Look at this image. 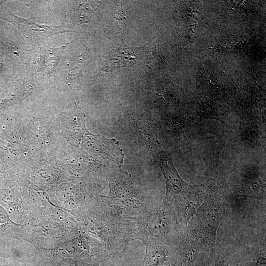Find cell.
<instances>
[{
  "label": "cell",
  "mask_w": 266,
  "mask_h": 266,
  "mask_svg": "<svg viewBox=\"0 0 266 266\" xmlns=\"http://www.w3.org/2000/svg\"><path fill=\"white\" fill-rule=\"evenodd\" d=\"M22 33L31 38H42L47 37L55 33L70 32L61 26H43L35 24L30 19L21 18L19 20Z\"/></svg>",
  "instance_id": "9c48e42d"
},
{
  "label": "cell",
  "mask_w": 266,
  "mask_h": 266,
  "mask_svg": "<svg viewBox=\"0 0 266 266\" xmlns=\"http://www.w3.org/2000/svg\"><path fill=\"white\" fill-rule=\"evenodd\" d=\"M0 204L14 223L23 225L32 217L29 197L8 190H0Z\"/></svg>",
  "instance_id": "8992f818"
},
{
  "label": "cell",
  "mask_w": 266,
  "mask_h": 266,
  "mask_svg": "<svg viewBox=\"0 0 266 266\" xmlns=\"http://www.w3.org/2000/svg\"><path fill=\"white\" fill-rule=\"evenodd\" d=\"M21 227V225L12 221L6 210L0 204V237L23 240L20 235Z\"/></svg>",
  "instance_id": "8fae6325"
},
{
  "label": "cell",
  "mask_w": 266,
  "mask_h": 266,
  "mask_svg": "<svg viewBox=\"0 0 266 266\" xmlns=\"http://www.w3.org/2000/svg\"><path fill=\"white\" fill-rule=\"evenodd\" d=\"M74 217L80 230L100 241L109 254L123 252L133 240L134 220L119 219L94 209Z\"/></svg>",
  "instance_id": "7a4b0ae2"
},
{
  "label": "cell",
  "mask_w": 266,
  "mask_h": 266,
  "mask_svg": "<svg viewBox=\"0 0 266 266\" xmlns=\"http://www.w3.org/2000/svg\"><path fill=\"white\" fill-rule=\"evenodd\" d=\"M143 243L146 247L143 266H159L166 261L167 257L166 243L155 240H148Z\"/></svg>",
  "instance_id": "30bf717a"
},
{
  "label": "cell",
  "mask_w": 266,
  "mask_h": 266,
  "mask_svg": "<svg viewBox=\"0 0 266 266\" xmlns=\"http://www.w3.org/2000/svg\"><path fill=\"white\" fill-rule=\"evenodd\" d=\"M174 219L169 206L166 202L152 204L135 221L133 240L142 242L155 240L167 244L174 233Z\"/></svg>",
  "instance_id": "3957f363"
},
{
  "label": "cell",
  "mask_w": 266,
  "mask_h": 266,
  "mask_svg": "<svg viewBox=\"0 0 266 266\" xmlns=\"http://www.w3.org/2000/svg\"><path fill=\"white\" fill-rule=\"evenodd\" d=\"M109 199H136L146 201L145 194L133 182L131 176L121 169L109 173Z\"/></svg>",
  "instance_id": "5b68a950"
},
{
  "label": "cell",
  "mask_w": 266,
  "mask_h": 266,
  "mask_svg": "<svg viewBox=\"0 0 266 266\" xmlns=\"http://www.w3.org/2000/svg\"><path fill=\"white\" fill-rule=\"evenodd\" d=\"M224 213L223 205L213 200H207L198 210L199 227L212 244L215 243L217 229Z\"/></svg>",
  "instance_id": "52a82bcc"
},
{
  "label": "cell",
  "mask_w": 266,
  "mask_h": 266,
  "mask_svg": "<svg viewBox=\"0 0 266 266\" xmlns=\"http://www.w3.org/2000/svg\"><path fill=\"white\" fill-rule=\"evenodd\" d=\"M81 231L74 216L59 208L50 213L33 216L22 225L21 239L36 249L54 248L72 238Z\"/></svg>",
  "instance_id": "6da1fadb"
},
{
  "label": "cell",
  "mask_w": 266,
  "mask_h": 266,
  "mask_svg": "<svg viewBox=\"0 0 266 266\" xmlns=\"http://www.w3.org/2000/svg\"><path fill=\"white\" fill-rule=\"evenodd\" d=\"M14 248V241L13 239L0 237V257L13 256Z\"/></svg>",
  "instance_id": "7c38bea8"
},
{
  "label": "cell",
  "mask_w": 266,
  "mask_h": 266,
  "mask_svg": "<svg viewBox=\"0 0 266 266\" xmlns=\"http://www.w3.org/2000/svg\"><path fill=\"white\" fill-rule=\"evenodd\" d=\"M159 163L167 189L166 198L170 199L182 193L185 182L176 170L172 159L168 155L162 153Z\"/></svg>",
  "instance_id": "ba28073f"
},
{
  "label": "cell",
  "mask_w": 266,
  "mask_h": 266,
  "mask_svg": "<svg viewBox=\"0 0 266 266\" xmlns=\"http://www.w3.org/2000/svg\"><path fill=\"white\" fill-rule=\"evenodd\" d=\"M42 250L55 257L70 259L100 258L108 254L100 241L82 231L54 248Z\"/></svg>",
  "instance_id": "277c9868"
}]
</instances>
